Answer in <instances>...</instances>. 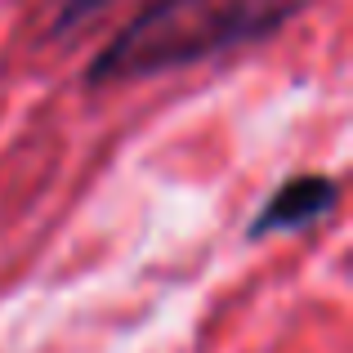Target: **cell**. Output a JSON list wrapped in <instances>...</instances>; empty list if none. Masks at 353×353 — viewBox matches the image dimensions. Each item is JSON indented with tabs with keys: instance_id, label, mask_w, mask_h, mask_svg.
<instances>
[{
	"instance_id": "3957f363",
	"label": "cell",
	"mask_w": 353,
	"mask_h": 353,
	"mask_svg": "<svg viewBox=\"0 0 353 353\" xmlns=\"http://www.w3.org/2000/svg\"><path fill=\"white\" fill-rule=\"evenodd\" d=\"M112 5L117 0H59V5H54V18H50V41H63V36L81 32L85 23H94V18Z\"/></svg>"
},
{
	"instance_id": "7a4b0ae2",
	"label": "cell",
	"mask_w": 353,
	"mask_h": 353,
	"mask_svg": "<svg viewBox=\"0 0 353 353\" xmlns=\"http://www.w3.org/2000/svg\"><path fill=\"white\" fill-rule=\"evenodd\" d=\"M336 206H340V179H331L322 170L291 174V179H282L259 201V210L246 224V241H264V237H282V233H309L313 224L336 215Z\"/></svg>"
},
{
	"instance_id": "6da1fadb",
	"label": "cell",
	"mask_w": 353,
	"mask_h": 353,
	"mask_svg": "<svg viewBox=\"0 0 353 353\" xmlns=\"http://www.w3.org/2000/svg\"><path fill=\"white\" fill-rule=\"evenodd\" d=\"M304 0H148L134 18L94 54L85 85H121L170 68L233 54L277 36Z\"/></svg>"
}]
</instances>
